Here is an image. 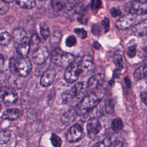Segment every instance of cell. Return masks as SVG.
<instances>
[{"mask_svg": "<svg viewBox=\"0 0 147 147\" xmlns=\"http://www.w3.org/2000/svg\"><path fill=\"white\" fill-rule=\"evenodd\" d=\"M72 0H51V6L54 11L59 12L66 8Z\"/></svg>", "mask_w": 147, "mask_h": 147, "instance_id": "d6986e66", "label": "cell"}, {"mask_svg": "<svg viewBox=\"0 0 147 147\" xmlns=\"http://www.w3.org/2000/svg\"><path fill=\"white\" fill-rule=\"evenodd\" d=\"M132 33L137 36H147V19L137 24L133 28Z\"/></svg>", "mask_w": 147, "mask_h": 147, "instance_id": "2e32d148", "label": "cell"}, {"mask_svg": "<svg viewBox=\"0 0 147 147\" xmlns=\"http://www.w3.org/2000/svg\"><path fill=\"white\" fill-rule=\"evenodd\" d=\"M145 79H146V83H147V75H146V78H145Z\"/></svg>", "mask_w": 147, "mask_h": 147, "instance_id": "7dc6e473", "label": "cell"}, {"mask_svg": "<svg viewBox=\"0 0 147 147\" xmlns=\"http://www.w3.org/2000/svg\"><path fill=\"white\" fill-rule=\"evenodd\" d=\"M22 77L19 76L18 75L13 73L10 76L9 79V83L11 86V88L14 89H20L23 86V79Z\"/></svg>", "mask_w": 147, "mask_h": 147, "instance_id": "e0dca14e", "label": "cell"}, {"mask_svg": "<svg viewBox=\"0 0 147 147\" xmlns=\"http://www.w3.org/2000/svg\"><path fill=\"white\" fill-rule=\"evenodd\" d=\"M51 142L53 146L60 147L62 144V140L60 137L57 135L52 133L51 137Z\"/></svg>", "mask_w": 147, "mask_h": 147, "instance_id": "f1b7e54d", "label": "cell"}, {"mask_svg": "<svg viewBox=\"0 0 147 147\" xmlns=\"http://www.w3.org/2000/svg\"><path fill=\"white\" fill-rule=\"evenodd\" d=\"M9 2H7L4 0H1L0 13H1V15L5 14L9 10Z\"/></svg>", "mask_w": 147, "mask_h": 147, "instance_id": "1f68e13d", "label": "cell"}, {"mask_svg": "<svg viewBox=\"0 0 147 147\" xmlns=\"http://www.w3.org/2000/svg\"><path fill=\"white\" fill-rule=\"evenodd\" d=\"M10 132L7 130H1L0 133V143L4 144L7 143L10 138Z\"/></svg>", "mask_w": 147, "mask_h": 147, "instance_id": "484cf974", "label": "cell"}, {"mask_svg": "<svg viewBox=\"0 0 147 147\" xmlns=\"http://www.w3.org/2000/svg\"><path fill=\"white\" fill-rule=\"evenodd\" d=\"M17 3L25 9H32L35 5V0H16Z\"/></svg>", "mask_w": 147, "mask_h": 147, "instance_id": "d4e9b609", "label": "cell"}, {"mask_svg": "<svg viewBox=\"0 0 147 147\" xmlns=\"http://www.w3.org/2000/svg\"><path fill=\"white\" fill-rule=\"evenodd\" d=\"M137 1H146V2H147V0H137Z\"/></svg>", "mask_w": 147, "mask_h": 147, "instance_id": "bcb514c9", "label": "cell"}, {"mask_svg": "<svg viewBox=\"0 0 147 147\" xmlns=\"http://www.w3.org/2000/svg\"><path fill=\"white\" fill-rule=\"evenodd\" d=\"M40 1H45V0H40Z\"/></svg>", "mask_w": 147, "mask_h": 147, "instance_id": "c3c4849f", "label": "cell"}, {"mask_svg": "<svg viewBox=\"0 0 147 147\" xmlns=\"http://www.w3.org/2000/svg\"><path fill=\"white\" fill-rule=\"evenodd\" d=\"M10 65L13 68L14 73L22 78H26L31 72L32 64L29 57L20 56L10 60Z\"/></svg>", "mask_w": 147, "mask_h": 147, "instance_id": "7a4b0ae2", "label": "cell"}, {"mask_svg": "<svg viewBox=\"0 0 147 147\" xmlns=\"http://www.w3.org/2000/svg\"><path fill=\"white\" fill-rule=\"evenodd\" d=\"M31 41H32V42L33 44L37 45V44L40 42V39H39V37H38V35L36 34H33V35L32 36Z\"/></svg>", "mask_w": 147, "mask_h": 147, "instance_id": "f35d334b", "label": "cell"}, {"mask_svg": "<svg viewBox=\"0 0 147 147\" xmlns=\"http://www.w3.org/2000/svg\"><path fill=\"white\" fill-rule=\"evenodd\" d=\"M123 142L119 140H115L112 142L110 145V146H122Z\"/></svg>", "mask_w": 147, "mask_h": 147, "instance_id": "60d3db41", "label": "cell"}, {"mask_svg": "<svg viewBox=\"0 0 147 147\" xmlns=\"http://www.w3.org/2000/svg\"><path fill=\"white\" fill-rule=\"evenodd\" d=\"M61 37V33L59 32H56L52 34L51 38L50 39V42L53 44H58L60 41Z\"/></svg>", "mask_w": 147, "mask_h": 147, "instance_id": "836d02e7", "label": "cell"}, {"mask_svg": "<svg viewBox=\"0 0 147 147\" xmlns=\"http://www.w3.org/2000/svg\"><path fill=\"white\" fill-rule=\"evenodd\" d=\"M30 48V42L27 41L23 44H18L16 47V52L20 56L22 57H26L29 54Z\"/></svg>", "mask_w": 147, "mask_h": 147, "instance_id": "ffe728a7", "label": "cell"}, {"mask_svg": "<svg viewBox=\"0 0 147 147\" xmlns=\"http://www.w3.org/2000/svg\"><path fill=\"white\" fill-rule=\"evenodd\" d=\"M75 97H76L75 92L74 88L72 87L69 90L64 91L61 94V98L64 103H67L71 101Z\"/></svg>", "mask_w": 147, "mask_h": 147, "instance_id": "603a6c76", "label": "cell"}, {"mask_svg": "<svg viewBox=\"0 0 147 147\" xmlns=\"http://www.w3.org/2000/svg\"><path fill=\"white\" fill-rule=\"evenodd\" d=\"M51 60L54 64L66 68L75 61V57L73 54L63 52L57 48L52 51Z\"/></svg>", "mask_w": 147, "mask_h": 147, "instance_id": "3957f363", "label": "cell"}, {"mask_svg": "<svg viewBox=\"0 0 147 147\" xmlns=\"http://www.w3.org/2000/svg\"><path fill=\"white\" fill-rule=\"evenodd\" d=\"M49 55V51L47 47L44 45L40 46L32 53V59L34 64L41 65L47 60Z\"/></svg>", "mask_w": 147, "mask_h": 147, "instance_id": "8992f818", "label": "cell"}, {"mask_svg": "<svg viewBox=\"0 0 147 147\" xmlns=\"http://www.w3.org/2000/svg\"><path fill=\"white\" fill-rule=\"evenodd\" d=\"M1 99L6 106H11L16 102L18 95L13 89L4 87L1 89Z\"/></svg>", "mask_w": 147, "mask_h": 147, "instance_id": "30bf717a", "label": "cell"}, {"mask_svg": "<svg viewBox=\"0 0 147 147\" xmlns=\"http://www.w3.org/2000/svg\"><path fill=\"white\" fill-rule=\"evenodd\" d=\"M136 16L137 15L128 13L121 17L116 22L117 28L120 30H123L131 27L136 21Z\"/></svg>", "mask_w": 147, "mask_h": 147, "instance_id": "8fae6325", "label": "cell"}, {"mask_svg": "<svg viewBox=\"0 0 147 147\" xmlns=\"http://www.w3.org/2000/svg\"><path fill=\"white\" fill-rule=\"evenodd\" d=\"M86 128L88 137L94 139L102 130V125L100 121L96 118L94 117L88 119Z\"/></svg>", "mask_w": 147, "mask_h": 147, "instance_id": "ba28073f", "label": "cell"}, {"mask_svg": "<svg viewBox=\"0 0 147 147\" xmlns=\"http://www.w3.org/2000/svg\"><path fill=\"white\" fill-rule=\"evenodd\" d=\"M111 100H109L106 106V111L107 113H111V111H113V107H111V106H113V105H111Z\"/></svg>", "mask_w": 147, "mask_h": 147, "instance_id": "ab89813d", "label": "cell"}, {"mask_svg": "<svg viewBox=\"0 0 147 147\" xmlns=\"http://www.w3.org/2000/svg\"><path fill=\"white\" fill-rule=\"evenodd\" d=\"M83 136L82 127L78 123L71 126L66 133V139L68 142L73 143L80 140Z\"/></svg>", "mask_w": 147, "mask_h": 147, "instance_id": "52a82bcc", "label": "cell"}, {"mask_svg": "<svg viewBox=\"0 0 147 147\" xmlns=\"http://www.w3.org/2000/svg\"><path fill=\"white\" fill-rule=\"evenodd\" d=\"M13 38L18 44H23L28 41L26 32L22 28H16L13 31Z\"/></svg>", "mask_w": 147, "mask_h": 147, "instance_id": "5bb4252c", "label": "cell"}, {"mask_svg": "<svg viewBox=\"0 0 147 147\" xmlns=\"http://www.w3.org/2000/svg\"><path fill=\"white\" fill-rule=\"evenodd\" d=\"M127 79H126V78H125V81L126 82V83L129 86H130V80H129V79H128V81H127Z\"/></svg>", "mask_w": 147, "mask_h": 147, "instance_id": "ee69618b", "label": "cell"}, {"mask_svg": "<svg viewBox=\"0 0 147 147\" xmlns=\"http://www.w3.org/2000/svg\"><path fill=\"white\" fill-rule=\"evenodd\" d=\"M10 65V61H8L7 59H6L3 55L1 56V72L6 71L8 69Z\"/></svg>", "mask_w": 147, "mask_h": 147, "instance_id": "f546056e", "label": "cell"}, {"mask_svg": "<svg viewBox=\"0 0 147 147\" xmlns=\"http://www.w3.org/2000/svg\"><path fill=\"white\" fill-rule=\"evenodd\" d=\"M40 31L44 40H46L50 35V31L48 26L45 24H41L40 25Z\"/></svg>", "mask_w": 147, "mask_h": 147, "instance_id": "4316f807", "label": "cell"}, {"mask_svg": "<svg viewBox=\"0 0 147 147\" xmlns=\"http://www.w3.org/2000/svg\"><path fill=\"white\" fill-rule=\"evenodd\" d=\"M4 1H5L9 2V3H11V2H12L14 0H4Z\"/></svg>", "mask_w": 147, "mask_h": 147, "instance_id": "f6af8a7d", "label": "cell"}, {"mask_svg": "<svg viewBox=\"0 0 147 147\" xmlns=\"http://www.w3.org/2000/svg\"><path fill=\"white\" fill-rule=\"evenodd\" d=\"M111 127L115 131H119L123 127V123L121 118L114 119L111 123Z\"/></svg>", "mask_w": 147, "mask_h": 147, "instance_id": "83f0119b", "label": "cell"}, {"mask_svg": "<svg viewBox=\"0 0 147 147\" xmlns=\"http://www.w3.org/2000/svg\"><path fill=\"white\" fill-rule=\"evenodd\" d=\"M146 123H147V119H146Z\"/></svg>", "mask_w": 147, "mask_h": 147, "instance_id": "681fc988", "label": "cell"}, {"mask_svg": "<svg viewBox=\"0 0 147 147\" xmlns=\"http://www.w3.org/2000/svg\"><path fill=\"white\" fill-rule=\"evenodd\" d=\"M114 63L118 69H123V60L121 55L118 54L114 56Z\"/></svg>", "mask_w": 147, "mask_h": 147, "instance_id": "4dcf8cb0", "label": "cell"}, {"mask_svg": "<svg viewBox=\"0 0 147 147\" xmlns=\"http://www.w3.org/2000/svg\"><path fill=\"white\" fill-rule=\"evenodd\" d=\"M102 98L103 95L96 92H91L88 93L78 103L76 109L77 115H84L92 110L99 103Z\"/></svg>", "mask_w": 147, "mask_h": 147, "instance_id": "6da1fadb", "label": "cell"}, {"mask_svg": "<svg viewBox=\"0 0 147 147\" xmlns=\"http://www.w3.org/2000/svg\"><path fill=\"white\" fill-rule=\"evenodd\" d=\"M125 10L130 14L134 15H143L147 14V2L132 0L124 5Z\"/></svg>", "mask_w": 147, "mask_h": 147, "instance_id": "277c9868", "label": "cell"}, {"mask_svg": "<svg viewBox=\"0 0 147 147\" xmlns=\"http://www.w3.org/2000/svg\"><path fill=\"white\" fill-rule=\"evenodd\" d=\"M104 80V75L101 73H98L92 75L87 81V89L93 90L98 88L101 85Z\"/></svg>", "mask_w": 147, "mask_h": 147, "instance_id": "4fadbf2b", "label": "cell"}, {"mask_svg": "<svg viewBox=\"0 0 147 147\" xmlns=\"http://www.w3.org/2000/svg\"><path fill=\"white\" fill-rule=\"evenodd\" d=\"M136 54V45H131L128 47L127 50V55L128 57L132 58L135 56Z\"/></svg>", "mask_w": 147, "mask_h": 147, "instance_id": "d590c367", "label": "cell"}, {"mask_svg": "<svg viewBox=\"0 0 147 147\" xmlns=\"http://www.w3.org/2000/svg\"><path fill=\"white\" fill-rule=\"evenodd\" d=\"M76 114H77L76 110H69L63 114L61 118V122L65 125H68L72 123L75 119Z\"/></svg>", "mask_w": 147, "mask_h": 147, "instance_id": "ac0fdd59", "label": "cell"}, {"mask_svg": "<svg viewBox=\"0 0 147 147\" xmlns=\"http://www.w3.org/2000/svg\"><path fill=\"white\" fill-rule=\"evenodd\" d=\"M110 13L111 16L113 17H118V16H120L121 14V12L120 10H119L118 9H117V8H116L115 7H112L110 10Z\"/></svg>", "mask_w": 147, "mask_h": 147, "instance_id": "74e56055", "label": "cell"}, {"mask_svg": "<svg viewBox=\"0 0 147 147\" xmlns=\"http://www.w3.org/2000/svg\"><path fill=\"white\" fill-rule=\"evenodd\" d=\"M81 74V69L79 63L74 62L66 67L64 73V80L68 83H75Z\"/></svg>", "mask_w": 147, "mask_h": 147, "instance_id": "5b68a950", "label": "cell"}, {"mask_svg": "<svg viewBox=\"0 0 147 147\" xmlns=\"http://www.w3.org/2000/svg\"><path fill=\"white\" fill-rule=\"evenodd\" d=\"M101 25H102V26L103 28L104 32H107L109 30V21L108 18H105L102 20V21L101 22Z\"/></svg>", "mask_w": 147, "mask_h": 147, "instance_id": "8d00e7d4", "label": "cell"}, {"mask_svg": "<svg viewBox=\"0 0 147 147\" xmlns=\"http://www.w3.org/2000/svg\"><path fill=\"white\" fill-rule=\"evenodd\" d=\"M94 47L96 49H99L100 48V45L98 42H95L94 43Z\"/></svg>", "mask_w": 147, "mask_h": 147, "instance_id": "7bdbcfd3", "label": "cell"}, {"mask_svg": "<svg viewBox=\"0 0 147 147\" xmlns=\"http://www.w3.org/2000/svg\"><path fill=\"white\" fill-rule=\"evenodd\" d=\"M79 64L81 69V74L84 76L90 75L95 69V64L92 57L89 55L83 56Z\"/></svg>", "mask_w": 147, "mask_h": 147, "instance_id": "9c48e42d", "label": "cell"}, {"mask_svg": "<svg viewBox=\"0 0 147 147\" xmlns=\"http://www.w3.org/2000/svg\"><path fill=\"white\" fill-rule=\"evenodd\" d=\"M76 38L73 35L68 36L65 40V44L68 47H72L75 46L76 44Z\"/></svg>", "mask_w": 147, "mask_h": 147, "instance_id": "d6a6232c", "label": "cell"}, {"mask_svg": "<svg viewBox=\"0 0 147 147\" xmlns=\"http://www.w3.org/2000/svg\"><path fill=\"white\" fill-rule=\"evenodd\" d=\"M21 114V111L17 108H9L5 109L2 114L3 119L13 121L18 119Z\"/></svg>", "mask_w": 147, "mask_h": 147, "instance_id": "9a60e30c", "label": "cell"}, {"mask_svg": "<svg viewBox=\"0 0 147 147\" xmlns=\"http://www.w3.org/2000/svg\"><path fill=\"white\" fill-rule=\"evenodd\" d=\"M141 98L142 101L147 105V92H142L141 93Z\"/></svg>", "mask_w": 147, "mask_h": 147, "instance_id": "b9f144b4", "label": "cell"}, {"mask_svg": "<svg viewBox=\"0 0 147 147\" xmlns=\"http://www.w3.org/2000/svg\"><path fill=\"white\" fill-rule=\"evenodd\" d=\"M12 39V36L6 31H3L1 33L0 35V44L2 46H6L9 45Z\"/></svg>", "mask_w": 147, "mask_h": 147, "instance_id": "cb8c5ba5", "label": "cell"}, {"mask_svg": "<svg viewBox=\"0 0 147 147\" xmlns=\"http://www.w3.org/2000/svg\"><path fill=\"white\" fill-rule=\"evenodd\" d=\"M56 75V71L53 69H48L45 71L40 79V84L44 87H47L51 85L55 79Z\"/></svg>", "mask_w": 147, "mask_h": 147, "instance_id": "7c38bea8", "label": "cell"}, {"mask_svg": "<svg viewBox=\"0 0 147 147\" xmlns=\"http://www.w3.org/2000/svg\"><path fill=\"white\" fill-rule=\"evenodd\" d=\"M147 75V62L137 68L134 72V78L136 80L145 78Z\"/></svg>", "mask_w": 147, "mask_h": 147, "instance_id": "44dd1931", "label": "cell"}, {"mask_svg": "<svg viewBox=\"0 0 147 147\" xmlns=\"http://www.w3.org/2000/svg\"><path fill=\"white\" fill-rule=\"evenodd\" d=\"M74 32L81 38L84 39L87 37V32L83 28H75L74 30Z\"/></svg>", "mask_w": 147, "mask_h": 147, "instance_id": "e575fe53", "label": "cell"}, {"mask_svg": "<svg viewBox=\"0 0 147 147\" xmlns=\"http://www.w3.org/2000/svg\"><path fill=\"white\" fill-rule=\"evenodd\" d=\"M75 92L76 98H80L84 95L86 89H87V84L85 85L83 82H78L76 83L73 87Z\"/></svg>", "mask_w": 147, "mask_h": 147, "instance_id": "7402d4cb", "label": "cell"}]
</instances>
